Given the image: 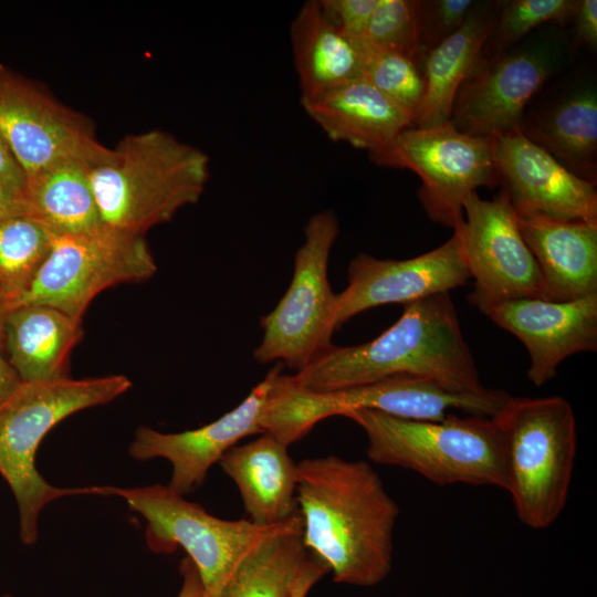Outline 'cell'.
<instances>
[{"label":"cell","instance_id":"cell-27","mask_svg":"<svg viewBox=\"0 0 597 597\" xmlns=\"http://www.w3.org/2000/svg\"><path fill=\"white\" fill-rule=\"evenodd\" d=\"M302 530L281 533L256 547L237 568L219 597H291L310 556Z\"/></svg>","mask_w":597,"mask_h":597},{"label":"cell","instance_id":"cell-1","mask_svg":"<svg viewBox=\"0 0 597 597\" xmlns=\"http://www.w3.org/2000/svg\"><path fill=\"white\" fill-rule=\"evenodd\" d=\"M296 501L303 544L335 583L370 587L388 576L399 506L368 462L337 455L302 460Z\"/></svg>","mask_w":597,"mask_h":597},{"label":"cell","instance_id":"cell-12","mask_svg":"<svg viewBox=\"0 0 597 597\" xmlns=\"http://www.w3.org/2000/svg\"><path fill=\"white\" fill-rule=\"evenodd\" d=\"M0 136L27 178L55 165L109 158L81 114L0 62Z\"/></svg>","mask_w":597,"mask_h":597},{"label":"cell","instance_id":"cell-3","mask_svg":"<svg viewBox=\"0 0 597 597\" xmlns=\"http://www.w3.org/2000/svg\"><path fill=\"white\" fill-rule=\"evenodd\" d=\"M209 163L205 151L160 129L125 136L108 159L87 167L102 226L144 235L170 221L201 198Z\"/></svg>","mask_w":597,"mask_h":597},{"label":"cell","instance_id":"cell-38","mask_svg":"<svg viewBox=\"0 0 597 597\" xmlns=\"http://www.w3.org/2000/svg\"><path fill=\"white\" fill-rule=\"evenodd\" d=\"M180 573L182 586L178 597H202V584L198 570L189 557L181 561Z\"/></svg>","mask_w":597,"mask_h":597},{"label":"cell","instance_id":"cell-41","mask_svg":"<svg viewBox=\"0 0 597 597\" xmlns=\"http://www.w3.org/2000/svg\"><path fill=\"white\" fill-rule=\"evenodd\" d=\"M3 597H13V596H11V595H4Z\"/></svg>","mask_w":597,"mask_h":597},{"label":"cell","instance_id":"cell-8","mask_svg":"<svg viewBox=\"0 0 597 597\" xmlns=\"http://www.w3.org/2000/svg\"><path fill=\"white\" fill-rule=\"evenodd\" d=\"M102 495H116L146 521V543L156 553L181 547L196 566L202 597H219L240 564L262 543L287 531L303 528L301 515L275 525L250 520H222L187 501L168 485L142 488L102 485Z\"/></svg>","mask_w":597,"mask_h":597},{"label":"cell","instance_id":"cell-16","mask_svg":"<svg viewBox=\"0 0 597 597\" xmlns=\"http://www.w3.org/2000/svg\"><path fill=\"white\" fill-rule=\"evenodd\" d=\"M556 65L548 45L479 62L462 84L450 121L465 134L493 137L522 126L524 108Z\"/></svg>","mask_w":597,"mask_h":597},{"label":"cell","instance_id":"cell-40","mask_svg":"<svg viewBox=\"0 0 597 597\" xmlns=\"http://www.w3.org/2000/svg\"><path fill=\"white\" fill-rule=\"evenodd\" d=\"M9 312L7 302L0 297V348L2 349V338H3V323Z\"/></svg>","mask_w":597,"mask_h":597},{"label":"cell","instance_id":"cell-2","mask_svg":"<svg viewBox=\"0 0 597 597\" xmlns=\"http://www.w3.org/2000/svg\"><path fill=\"white\" fill-rule=\"evenodd\" d=\"M398 375L427 378L459 392L486 389L449 293L406 304L401 316L376 338L333 345L291 377L301 389L331 392Z\"/></svg>","mask_w":597,"mask_h":597},{"label":"cell","instance_id":"cell-34","mask_svg":"<svg viewBox=\"0 0 597 597\" xmlns=\"http://www.w3.org/2000/svg\"><path fill=\"white\" fill-rule=\"evenodd\" d=\"M574 19L577 39L595 49L597 45V1L578 0Z\"/></svg>","mask_w":597,"mask_h":597},{"label":"cell","instance_id":"cell-39","mask_svg":"<svg viewBox=\"0 0 597 597\" xmlns=\"http://www.w3.org/2000/svg\"><path fill=\"white\" fill-rule=\"evenodd\" d=\"M22 384L0 348V405L3 404Z\"/></svg>","mask_w":597,"mask_h":597},{"label":"cell","instance_id":"cell-10","mask_svg":"<svg viewBox=\"0 0 597 597\" xmlns=\"http://www.w3.org/2000/svg\"><path fill=\"white\" fill-rule=\"evenodd\" d=\"M156 271L144 235L104 226L56 235L32 282L9 310L42 304L82 320L102 291L121 283L145 281Z\"/></svg>","mask_w":597,"mask_h":597},{"label":"cell","instance_id":"cell-33","mask_svg":"<svg viewBox=\"0 0 597 597\" xmlns=\"http://www.w3.org/2000/svg\"><path fill=\"white\" fill-rule=\"evenodd\" d=\"M328 21L348 40L359 43L377 0H318Z\"/></svg>","mask_w":597,"mask_h":597},{"label":"cell","instance_id":"cell-32","mask_svg":"<svg viewBox=\"0 0 597 597\" xmlns=\"http://www.w3.org/2000/svg\"><path fill=\"white\" fill-rule=\"evenodd\" d=\"M476 2L471 0L421 1L420 56L459 30Z\"/></svg>","mask_w":597,"mask_h":597},{"label":"cell","instance_id":"cell-15","mask_svg":"<svg viewBox=\"0 0 597 597\" xmlns=\"http://www.w3.org/2000/svg\"><path fill=\"white\" fill-rule=\"evenodd\" d=\"M283 367L282 363H276L241 404L200 428L174 433L138 428L129 454L137 460H168L172 467L168 486L181 495L191 492L202 484L209 469L238 441L264 433L263 416Z\"/></svg>","mask_w":597,"mask_h":597},{"label":"cell","instance_id":"cell-20","mask_svg":"<svg viewBox=\"0 0 597 597\" xmlns=\"http://www.w3.org/2000/svg\"><path fill=\"white\" fill-rule=\"evenodd\" d=\"M289 446L270 433L234 446L219 460L237 485L249 520L269 526L300 514L296 501L297 463Z\"/></svg>","mask_w":597,"mask_h":597},{"label":"cell","instance_id":"cell-9","mask_svg":"<svg viewBox=\"0 0 597 597\" xmlns=\"http://www.w3.org/2000/svg\"><path fill=\"white\" fill-rule=\"evenodd\" d=\"M339 232L333 210L312 216L294 258L292 281L272 312L261 318L263 336L253 357L303 370L331 346L336 294L328 281V260Z\"/></svg>","mask_w":597,"mask_h":597},{"label":"cell","instance_id":"cell-23","mask_svg":"<svg viewBox=\"0 0 597 597\" xmlns=\"http://www.w3.org/2000/svg\"><path fill=\"white\" fill-rule=\"evenodd\" d=\"M290 39L301 100L364 78L360 46L328 21L318 0L301 6L291 23Z\"/></svg>","mask_w":597,"mask_h":597},{"label":"cell","instance_id":"cell-30","mask_svg":"<svg viewBox=\"0 0 597 597\" xmlns=\"http://www.w3.org/2000/svg\"><path fill=\"white\" fill-rule=\"evenodd\" d=\"M421 1L377 0L368 28L359 45L394 52L419 62Z\"/></svg>","mask_w":597,"mask_h":597},{"label":"cell","instance_id":"cell-6","mask_svg":"<svg viewBox=\"0 0 597 597\" xmlns=\"http://www.w3.org/2000/svg\"><path fill=\"white\" fill-rule=\"evenodd\" d=\"M493 418L502 433L505 490L519 520L534 530L551 526L566 505L577 451L570 404L561 396H511Z\"/></svg>","mask_w":597,"mask_h":597},{"label":"cell","instance_id":"cell-5","mask_svg":"<svg viewBox=\"0 0 597 597\" xmlns=\"http://www.w3.org/2000/svg\"><path fill=\"white\" fill-rule=\"evenodd\" d=\"M344 417L364 430L367 455L376 463L412 470L439 485L506 488L502 433L493 417L450 413L429 421L373 410Z\"/></svg>","mask_w":597,"mask_h":597},{"label":"cell","instance_id":"cell-24","mask_svg":"<svg viewBox=\"0 0 597 597\" xmlns=\"http://www.w3.org/2000/svg\"><path fill=\"white\" fill-rule=\"evenodd\" d=\"M494 24L493 15L476 4L459 30L421 56L426 93L415 126L429 127L450 121L458 92L481 61Z\"/></svg>","mask_w":597,"mask_h":597},{"label":"cell","instance_id":"cell-19","mask_svg":"<svg viewBox=\"0 0 597 597\" xmlns=\"http://www.w3.org/2000/svg\"><path fill=\"white\" fill-rule=\"evenodd\" d=\"M542 277V300L567 302L597 294V222L517 214Z\"/></svg>","mask_w":597,"mask_h":597},{"label":"cell","instance_id":"cell-18","mask_svg":"<svg viewBox=\"0 0 597 597\" xmlns=\"http://www.w3.org/2000/svg\"><path fill=\"white\" fill-rule=\"evenodd\" d=\"M485 315L523 343L527 378L536 387L552 380L569 356L597 350V294L567 302L507 301Z\"/></svg>","mask_w":597,"mask_h":597},{"label":"cell","instance_id":"cell-35","mask_svg":"<svg viewBox=\"0 0 597 597\" xmlns=\"http://www.w3.org/2000/svg\"><path fill=\"white\" fill-rule=\"evenodd\" d=\"M0 184L24 197L27 176L0 136Z\"/></svg>","mask_w":597,"mask_h":597},{"label":"cell","instance_id":"cell-11","mask_svg":"<svg viewBox=\"0 0 597 597\" xmlns=\"http://www.w3.org/2000/svg\"><path fill=\"white\" fill-rule=\"evenodd\" d=\"M369 157L380 167L417 174L425 211L447 228L454 229L463 221L469 195L479 187L499 184L492 137L460 132L451 121L429 127L409 126Z\"/></svg>","mask_w":597,"mask_h":597},{"label":"cell","instance_id":"cell-31","mask_svg":"<svg viewBox=\"0 0 597 597\" xmlns=\"http://www.w3.org/2000/svg\"><path fill=\"white\" fill-rule=\"evenodd\" d=\"M577 6L578 0L507 1L492 31L494 44L501 49L515 43L543 23L568 21L574 18Z\"/></svg>","mask_w":597,"mask_h":597},{"label":"cell","instance_id":"cell-13","mask_svg":"<svg viewBox=\"0 0 597 597\" xmlns=\"http://www.w3.org/2000/svg\"><path fill=\"white\" fill-rule=\"evenodd\" d=\"M463 216L453 231L474 279L468 301L485 315L503 302L542 298L540 269L506 191L502 189L491 200L472 192L463 203Z\"/></svg>","mask_w":597,"mask_h":597},{"label":"cell","instance_id":"cell-21","mask_svg":"<svg viewBox=\"0 0 597 597\" xmlns=\"http://www.w3.org/2000/svg\"><path fill=\"white\" fill-rule=\"evenodd\" d=\"M301 105L329 139L366 149L368 154L385 147L405 128L415 125L408 114L365 77L301 100Z\"/></svg>","mask_w":597,"mask_h":597},{"label":"cell","instance_id":"cell-26","mask_svg":"<svg viewBox=\"0 0 597 597\" xmlns=\"http://www.w3.org/2000/svg\"><path fill=\"white\" fill-rule=\"evenodd\" d=\"M521 130L576 176L596 181L597 96L570 95L533 128Z\"/></svg>","mask_w":597,"mask_h":597},{"label":"cell","instance_id":"cell-4","mask_svg":"<svg viewBox=\"0 0 597 597\" xmlns=\"http://www.w3.org/2000/svg\"><path fill=\"white\" fill-rule=\"evenodd\" d=\"M130 386L124 375L22 383L0 405V474L17 500L24 544L36 541L38 517L49 502L67 495H100V485L56 488L42 478L34 460L45 434L66 417L107 404Z\"/></svg>","mask_w":597,"mask_h":597},{"label":"cell","instance_id":"cell-36","mask_svg":"<svg viewBox=\"0 0 597 597\" xmlns=\"http://www.w3.org/2000/svg\"><path fill=\"white\" fill-rule=\"evenodd\" d=\"M328 573L327 565L310 552L308 558L294 580L291 597H306L310 589Z\"/></svg>","mask_w":597,"mask_h":597},{"label":"cell","instance_id":"cell-14","mask_svg":"<svg viewBox=\"0 0 597 597\" xmlns=\"http://www.w3.org/2000/svg\"><path fill=\"white\" fill-rule=\"evenodd\" d=\"M347 275L346 289L336 294L335 331L368 308L449 293L471 279L454 231L438 248L411 259L384 260L360 253L349 262Z\"/></svg>","mask_w":597,"mask_h":597},{"label":"cell","instance_id":"cell-17","mask_svg":"<svg viewBox=\"0 0 597 597\" xmlns=\"http://www.w3.org/2000/svg\"><path fill=\"white\" fill-rule=\"evenodd\" d=\"M499 184L517 214L597 222L595 182L576 176L521 128L492 137Z\"/></svg>","mask_w":597,"mask_h":597},{"label":"cell","instance_id":"cell-22","mask_svg":"<svg viewBox=\"0 0 597 597\" xmlns=\"http://www.w3.org/2000/svg\"><path fill=\"white\" fill-rule=\"evenodd\" d=\"M83 336L82 320L42 304L9 310L2 350L22 383L51 381L66 376L72 348Z\"/></svg>","mask_w":597,"mask_h":597},{"label":"cell","instance_id":"cell-28","mask_svg":"<svg viewBox=\"0 0 597 597\" xmlns=\"http://www.w3.org/2000/svg\"><path fill=\"white\" fill-rule=\"evenodd\" d=\"M53 237L29 214L0 221V297L7 302L8 308L32 282Z\"/></svg>","mask_w":597,"mask_h":597},{"label":"cell","instance_id":"cell-37","mask_svg":"<svg viewBox=\"0 0 597 597\" xmlns=\"http://www.w3.org/2000/svg\"><path fill=\"white\" fill-rule=\"evenodd\" d=\"M21 214H29L24 197L0 184V221Z\"/></svg>","mask_w":597,"mask_h":597},{"label":"cell","instance_id":"cell-29","mask_svg":"<svg viewBox=\"0 0 597 597\" xmlns=\"http://www.w3.org/2000/svg\"><path fill=\"white\" fill-rule=\"evenodd\" d=\"M359 46L364 56V77L408 114L416 124L422 111L426 93L420 63L399 53Z\"/></svg>","mask_w":597,"mask_h":597},{"label":"cell","instance_id":"cell-25","mask_svg":"<svg viewBox=\"0 0 597 597\" xmlns=\"http://www.w3.org/2000/svg\"><path fill=\"white\" fill-rule=\"evenodd\" d=\"M87 167L83 163L69 161L27 178L24 200L29 216L54 237L102 226Z\"/></svg>","mask_w":597,"mask_h":597},{"label":"cell","instance_id":"cell-7","mask_svg":"<svg viewBox=\"0 0 597 597\" xmlns=\"http://www.w3.org/2000/svg\"><path fill=\"white\" fill-rule=\"evenodd\" d=\"M502 389L459 392L417 376L398 375L371 384L331 392H312L295 386L286 375L263 418L265 433L290 446L333 416L373 410L411 420L438 421L451 410L469 416L494 417L510 399Z\"/></svg>","mask_w":597,"mask_h":597}]
</instances>
